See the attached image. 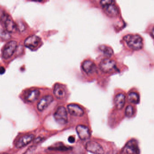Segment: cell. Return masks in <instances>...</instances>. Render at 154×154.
Returning a JSON list of instances; mask_svg holds the SVG:
<instances>
[{
	"label": "cell",
	"instance_id": "6da1fadb",
	"mask_svg": "<svg viewBox=\"0 0 154 154\" xmlns=\"http://www.w3.org/2000/svg\"><path fill=\"white\" fill-rule=\"evenodd\" d=\"M128 47L134 50H139L143 47V38L138 35L129 34L124 38Z\"/></svg>",
	"mask_w": 154,
	"mask_h": 154
},
{
	"label": "cell",
	"instance_id": "7a4b0ae2",
	"mask_svg": "<svg viewBox=\"0 0 154 154\" xmlns=\"http://www.w3.org/2000/svg\"><path fill=\"white\" fill-rule=\"evenodd\" d=\"M1 21L7 32L10 33L16 32L17 30V25L9 15L6 14H3L1 18Z\"/></svg>",
	"mask_w": 154,
	"mask_h": 154
},
{
	"label": "cell",
	"instance_id": "3957f363",
	"mask_svg": "<svg viewBox=\"0 0 154 154\" xmlns=\"http://www.w3.org/2000/svg\"><path fill=\"white\" fill-rule=\"evenodd\" d=\"M54 117L56 121L60 125H65L67 123V112L64 107H59L54 114Z\"/></svg>",
	"mask_w": 154,
	"mask_h": 154
},
{
	"label": "cell",
	"instance_id": "277c9868",
	"mask_svg": "<svg viewBox=\"0 0 154 154\" xmlns=\"http://www.w3.org/2000/svg\"><path fill=\"white\" fill-rule=\"evenodd\" d=\"M99 67L100 70L104 73H111L116 69V62L109 59H105L100 61Z\"/></svg>",
	"mask_w": 154,
	"mask_h": 154
},
{
	"label": "cell",
	"instance_id": "5b68a950",
	"mask_svg": "<svg viewBox=\"0 0 154 154\" xmlns=\"http://www.w3.org/2000/svg\"><path fill=\"white\" fill-rule=\"evenodd\" d=\"M17 42L11 41L7 42L2 52V57L4 59H8L12 56L17 48Z\"/></svg>",
	"mask_w": 154,
	"mask_h": 154
},
{
	"label": "cell",
	"instance_id": "8992f818",
	"mask_svg": "<svg viewBox=\"0 0 154 154\" xmlns=\"http://www.w3.org/2000/svg\"><path fill=\"white\" fill-rule=\"evenodd\" d=\"M85 148L88 152L94 154H104L105 151L98 143L95 141H89L85 145Z\"/></svg>",
	"mask_w": 154,
	"mask_h": 154
},
{
	"label": "cell",
	"instance_id": "52a82bcc",
	"mask_svg": "<svg viewBox=\"0 0 154 154\" xmlns=\"http://www.w3.org/2000/svg\"><path fill=\"white\" fill-rule=\"evenodd\" d=\"M124 152L125 154H139V149L136 141H129L124 148Z\"/></svg>",
	"mask_w": 154,
	"mask_h": 154
},
{
	"label": "cell",
	"instance_id": "ba28073f",
	"mask_svg": "<svg viewBox=\"0 0 154 154\" xmlns=\"http://www.w3.org/2000/svg\"><path fill=\"white\" fill-rule=\"evenodd\" d=\"M35 136L32 134H27L21 137L16 143L15 146L17 148H21L26 146L34 140Z\"/></svg>",
	"mask_w": 154,
	"mask_h": 154
},
{
	"label": "cell",
	"instance_id": "9c48e42d",
	"mask_svg": "<svg viewBox=\"0 0 154 154\" xmlns=\"http://www.w3.org/2000/svg\"><path fill=\"white\" fill-rule=\"evenodd\" d=\"M53 97L51 95H47L43 97L39 101L37 106V108L40 111H42L46 109L53 101Z\"/></svg>",
	"mask_w": 154,
	"mask_h": 154
},
{
	"label": "cell",
	"instance_id": "30bf717a",
	"mask_svg": "<svg viewBox=\"0 0 154 154\" xmlns=\"http://www.w3.org/2000/svg\"><path fill=\"white\" fill-rule=\"evenodd\" d=\"M40 40V38L38 36L35 35L30 36L25 39L24 45L26 48L33 49L38 47Z\"/></svg>",
	"mask_w": 154,
	"mask_h": 154
},
{
	"label": "cell",
	"instance_id": "8fae6325",
	"mask_svg": "<svg viewBox=\"0 0 154 154\" xmlns=\"http://www.w3.org/2000/svg\"><path fill=\"white\" fill-rule=\"evenodd\" d=\"M76 132L79 137L82 140H88L90 137L89 129L87 127L79 125L76 127Z\"/></svg>",
	"mask_w": 154,
	"mask_h": 154
},
{
	"label": "cell",
	"instance_id": "7c38bea8",
	"mask_svg": "<svg viewBox=\"0 0 154 154\" xmlns=\"http://www.w3.org/2000/svg\"><path fill=\"white\" fill-rule=\"evenodd\" d=\"M53 93L57 99H63L66 96V91L62 84H56L54 86Z\"/></svg>",
	"mask_w": 154,
	"mask_h": 154
},
{
	"label": "cell",
	"instance_id": "4fadbf2b",
	"mask_svg": "<svg viewBox=\"0 0 154 154\" xmlns=\"http://www.w3.org/2000/svg\"><path fill=\"white\" fill-rule=\"evenodd\" d=\"M82 68L83 71L88 74L91 75L97 71V68L96 65L91 60H85L82 64Z\"/></svg>",
	"mask_w": 154,
	"mask_h": 154
},
{
	"label": "cell",
	"instance_id": "5bb4252c",
	"mask_svg": "<svg viewBox=\"0 0 154 154\" xmlns=\"http://www.w3.org/2000/svg\"><path fill=\"white\" fill-rule=\"evenodd\" d=\"M67 109L69 114L74 116L81 117L84 115L83 109L76 104H69L68 106Z\"/></svg>",
	"mask_w": 154,
	"mask_h": 154
},
{
	"label": "cell",
	"instance_id": "9a60e30c",
	"mask_svg": "<svg viewBox=\"0 0 154 154\" xmlns=\"http://www.w3.org/2000/svg\"><path fill=\"white\" fill-rule=\"evenodd\" d=\"M40 95L39 91L37 89L30 91L25 96V99L29 102H34L38 100Z\"/></svg>",
	"mask_w": 154,
	"mask_h": 154
},
{
	"label": "cell",
	"instance_id": "2e32d148",
	"mask_svg": "<svg viewBox=\"0 0 154 154\" xmlns=\"http://www.w3.org/2000/svg\"><path fill=\"white\" fill-rule=\"evenodd\" d=\"M114 101L116 108L118 109H122L125 103V97L122 93L118 94L115 97Z\"/></svg>",
	"mask_w": 154,
	"mask_h": 154
},
{
	"label": "cell",
	"instance_id": "e0dca14e",
	"mask_svg": "<svg viewBox=\"0 0 154 154\" xmlns=\"http://www.w3.org/2000/svg\"><path fill=\"white\" fill-rule=\"evenodd\" d=\"M106 14L109 17H114L117 15L118 11L115 5L112 4L104 8Z\"/></svg>",
	"mask_w": 154,
	"mask_h": 154
},
{
	"label": "cell",
	"instance_id": "ac0fdd59",
	"mask_svg": "<svg viewBox=\"0 0 154 154\" xmlns=\"http://www.w3.org/2000/svg\"><path fill=\"white\" fill-rule=\"evenodd\" d=\"M99 49L105 56H106L108 57H112L114 54V51H113V50L108 46L102 45L100 47Z\"/></svg>",
	"mask_w": 154,
	"mask_h": 154
},
{
	"label": "cell",
	"instance_id": "d6986e66",
	"mask_svg": "<svg viewBox=\"0 0 154 154\" xmlns=\"http://www.w3.org/2000/svg\"><path fill=\"white\" fill-rule=\"evenodd\" d=\"M128 99L130 102L134 104H137L140 100L139 95L135 92H130L128 95Z\"/></svg>",
	"mask_w": 154,
	"mask_h": 154
},
{
	"label": "cell",
	"instance_id": "ffe728a7",
	"mask_svg": "<svg viewBox=\"0 0 154 154\" xmlns=\"http://www.w3.org/2000/svg\"><path fill=\"white\" fill-rule=\"evenodd\" d=\"M134 114V109L131 106H128L125 110V115L128 117H131Z\"/></svg>",
	"mask_w": 154,
	"mask_h": 154
},
{
	"label": "cell",
	"instance_id": "44dd1931",
	"mask_svg": "<svg viewBox=\"0 0 154 154\" xmlns=\"http://www.w3.org/2000/svg\"><path fill=\"white\" fill-rule=\"evenodd\" d=\"M0 38L3 40H8L11 38L10 35V32H7V31L1 30L0 31Z\"/></svg>",
	"mask_w": 154,
	"mask_h": 154
},
{
	"label": "cell",
	"instance_id": "7402d4cb",
	"mask_svg": "<svg viewBox=\"0 0 154 154\" xmlns=\"http://www.w3.org/2000/svg\"><path fill=\"white\" fill-rule=\"evenodd\" d=\"M50 149L51 150H54V151H66L69 150V148L64 146H58L51 147Z\"/></svg>",
	"mask_w": 154,
	"mask_h": 154
},
{
	"label": "cell",
	"instance_id": "603a6c76",
	"mask_svg": "<svg viewBox=\"0 0 154 154\" xmlns=\"http://www.w3.org/2000/svg\"><path fill=\"white\" fill-rule=\"evenodd\" d=\"M113 0H101L100 3L101 6L103 8H105V7L113 4Z\"/></svg>",
	"mask_w": 154,
	"mask_h": 154
},
{
	"label": "cell",
	"instance_id": "cb8c5ba5",
	"mask_svg": "<svg viewBox=\"0 0 154 154\" xmlns=\"http://www.w3.org/2000/svg\"><path fill=\"white\" fill-rule=\"evenodd\" d=\"M75 137H69L68 141L69 143H74L75 142Z\"/></svg>",
	"mask_w": 154,
	"mask_h": 154
},
{
	"label": "cell",
	"instance_id": "d4e9b609",
	"mask_svg": "<svg viewBox=\"0 0 154 154\" xmlns=\"http://www.w3.org/2000/svg\"><path fill=\"white\" fill-rule=\"evenodd\" d=\"M5 72V69L3 67H0V75H2Z\"/></svg>",
	"mask_w": 154,
	"mask_h": 154
},
{
	"label": "cell",
	"instance_id": "484cf974",
	"mask_svg": "<svg viewBox=\"0 0 154 154\" xmlns=\"http://www.w3.org/2000/svg\"><path fill=\"white\" fill-rule=\"evenodd\" d=\"M42 140V137H38V138H36V139H35L34 142H35V143H39V142H41Z\"/></svg>",
	"mask_w": 154,
	"mask_h": 154
},
{
	"label": "cell",
	"instance_id": "4316f807",
	"mask_svg": "<svg viewBox=\"0 0 154 154\" xmlns=\"http://www.w3.org/2000/svg\"><path fill=\"white\" fill-rule=\"evenodd\" d=\"M152 36L154 38V27L153 28L152 30Z\"/></svg>",
	"mask_w": 154,
	"mask_h": 154
},
{
	"label": "cell",
	"instance_id": "83f0119b",
	"mask_svg": "<svg viewBox=\"0 0 154 154\" xmlns=\"http://www.w3.org/2000/svg\"><path fill=\"white\" fill-rule=\"evenodd\" d=\"M32 1H35V2H41L42 0H32Z\"/></svg>",
	"mask_w": 154,
	"mask_h": 154
},
{
	"label": "cell",
	"instance_id": "f1b7e54d",
	"mask_svg": "<svg viewBox=\"0 0 154 154\" xmlns=\"http://www.w3.org/2000/svg\"><path fill=\"white\" fill-rule=\"evenodd\" d=\"M9 154L6 153H2V154Z\"/></svg>",
	"mask_w": 154,
	"mask_h": 154
}]
</instances>
